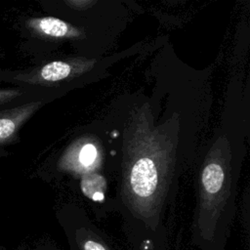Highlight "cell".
Segmentation results:
<instances>
[{
	"label": "cell",
	"mask_w": 250,
	"mask_h": 250,
	"mask_svg": "<svg viewBox=\"0 0 250 250\" xmlns=\"http://www.w3.org/2000/svg\"><path fill=\"white\" fill-rule=\"evenodd\" d=\"M224 183V171L219 164H208L202 172V185L206 192L215 194L219 192Z\"/></svg>",
	"instance_id": "cell-4"
},
{
	"label": "cell",
	"mask_w": 250,
	"mask_h": 250,
	"mask_svg": "<svg viewBox=\"0 0 250 250\" xmlns=\"http://www.w3.org/2000/svg\"><path fill=\"white\" fill-rule=\"evenodd\" d=\"M25 95V90L20 86L0 87V111L25 104L21 102Z\"/></svg>",
	"instance_id": "cell-7"
},
{
	"label": "cell",
	"mask_w": 250,
	"mask_h": 250,
	"mask_svg": "<svg viewBox=\"0 0 250 250\" xmlns=\"http://www.w3.org/2000/svg\"><path fill=\"white\" fill-rule=\"evenodd\" d=\"M131 187L133 191L140 197H148L156 189L157 170L154 162L149 158L138 160L131 171Z\"/></svg>",
	"instance_id": "cell-2"
},
{
	"label": "cell",
	"mask_w": 250,
	"mask_h": 250,
	"mask_svg": "<svg viewBox=\"0 0 250 250\" xmlns=\"http://www.w3.org/2000/svg\"><path fill=\"white\" fill-rule=\"evenodd\" d=\"M28 26L35 31L51 37L75 36L77 31L67 22L53 17L36 18L28 21Z\"/></svg>",
	"instance_id": "cell-3"
},
{
	"label": "cell",
	"mask_w": 250,
	"mask_h": 250,
	"mask_svg": "<svg viewBox=\"0 0 250 250\" xmlns=\"http://www.w3.org/2000/svg\"><path fill=\"white\" fill-rule=\"evenodd\" d=\"M65 3L67 5H69V6H71L74 9H85L89 5L93 4L92 1H82V0H79V1H66Z\"/></svg>",
	"instance_id": "cell-10"
},
{
	"label": "cell",
	"mask_w": 250,
	"mask_h": 250,
	"mask_svg": "<svg viewBox=\"0 0 250 250\" xmlns=\"http://www.w3.org/2000/svg\"><path fill=\"white\" fill-rule=\"evenodd\" d=\"M71 72V66L64 62H52L41 67L39 76L41 80L56 82L66 78Z\"/></svg>",
	"instance_id": "cell-6"
},
{
	"label": "cell",
	"mask_w": 250,
	"mask_h": 250,
	"mask_svg": "<svg viewBox=\"0 0 250 250\" xmlns=\"http://www.w3.org/2000/svg\"><path fill=\"white\" fill-rule=\"evenodd\" d=\"M39 103L31 102L0 111V155L4 148L11 145L20 132L21 127L38 108Z\"/></svg>",
	"instance_id": "cell-1"
},
{
	"label": "cell",
	"mask_w": 250,
	"mask_h": 250,
	"mask_svg": "<svg viewBox=\"0 0 250 250\" xmlns=\"http://www.w3.org/2000/svg\"><path fill=\"white\" fill-rule=\"evenodd\" d=\"M82 250H110L103 241L96 238H86L81 242Z\"/></svg>",
	"instance_id": "cell-9"
},
{
	"label": "cell",
	"mask_w": 250,
	"mask_h": 250,
	"mask_svg": "<svg viewBox=\"0 0 250 250\" xmlns=\"http://www.w3.org/2000/svg\"><path fill=\"white\" fill-rule=\"evenodd\" d=\"M81 189L83 193L92 200L102 201L104 198V178L98 174L85 176L81 182Z\"/></svg>",
	"instance_id": "cell-5"
},
{
	"label": "cell",
	"mask_w": 250,
	"mask_h": 250,
	"mask_svg": "<svg viewBox=\"0 0 250 250\" xmlns=\"http://www.w3.org/2000/svg\"><path fill=\"white\" fill-rule=\"evenodd\" d=\"M97 156V149L94 145L87 144L85 145L79 153V161L83 166L91 165Z\"/></svg>",
	"instance_id": "cell-8"
}]
</instances>
